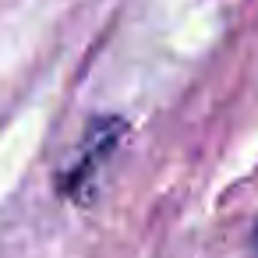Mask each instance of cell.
I'll list each match as a JSON object with an SVG mask.
<instances>
[{"label":"cell","instance_id":"obj_2","mask_svg":"<svg viewBox=\"0 0 258 258\" xmlns=\"http://www.w3.org/2000/svg\"><path fill=\"white\" fill-rule=\"evenodd\" d=\"M251 251H254V258H258V219H254V226H251Z\"/></svg>","mask_w":258,"mask_h":258},{"label":"cell","instance_id":"obj_1","mask_svg":"<svg viewBox=\"0 0 258 258\" xmlns=\"http://www.w3.org/2000/svg\"><path fill=\"white\" fill-rule=\"evenodd\" d=\"M124 131H127V124L120 117H99V120L89 124V131H85V138L78 145L75 163L60 173L57 187H60L64 198H71V202H92L96 184H99V170L110 163V156L120 145Z\"/></svg>","mask_w":258,"mask_h":258}]
</instances>
